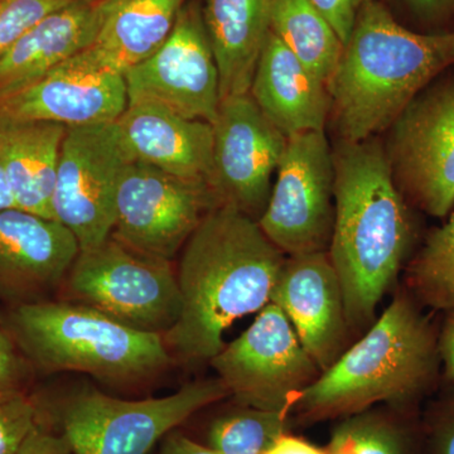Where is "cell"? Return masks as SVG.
<instances>
[{
	"instance_id": "28",
	"label": "cell",
	"mask_w": 454,
	"mask_h": 454,
	"mask_svg": "<svg viewBox=\"0 0 454 454\" xmlns=\"http://www.w3.org/2000/svg\"><path fill=\"white\" fill-rule=\"evenodd\" d=\"M74 0H0V57L27 32Z\"/></svg>"
},
{
	"instance_id": "13",
	"label": "cell",
	"mask_w": 454,
	"mask_h": 454,
	"mask_svg": "<svg viewBox=\"0 0 454 454\" xmlns=\"http://www.w3.org/2000/svg\"><path fill=\"white\" fill-rule=\"evenodd\" d=\"M216 206L205 182L175 177L133 160L119 186L112 236L134 252L172 262Z\"/></svg>"
},
{
	"instance_id": "31",
	"label": "cell",
	"mask_w": 454,
	"mask_h": 454,
	"mask_svg": "<svg viewBox=\"0 0 454 454\" xmlns=\"http://www.w3.org/2000/svg\"><path fill=\"white\" fill-rule=\"evenodd\" d=\"M422 33L454 31V0H397Z\"/></svg>"
},
{
	"instance_id": "12",
	"label": "cell",
	"mask_w": 454,
	"mask_h": 454,
	"mask_svg": "<svg viewBox=\"0 0 454 454\" xmlns=\"http://www.w3.org/2000/svg\"><path fill=\"white\" fill-rule=\"evenodd\" d=\"M128 106L162 107L182 118L216 119L220 74L197 0H187L162 47L124 74Z\"/></svg>"
},
{
	"instance_id": "6",
	"label": "cell",
	"mask_w": 454,
	"mask_h": 454,
	"mask_svg": "<svg viewBox=\"0 0 454 454\" xmlns=\"http://www.w3.org/2000/svg\"><path fill=\"white\" fill-rule=\"evenodd\" d=\"M226 396L219 378L143 400L118 399L86 387L62 397L51 415L74 454H148L188 418Z\"/></svg>"
},
{
	"instance_id": "4",
	"label": "cell",
	"mask_w": 454,
	"mask_h": 454,
	"mask_svg": "<svg viewBox=\"0 0 454 454\" xmlns=\"http://www.w3.org/2000/svg\"><path fill=\"white\" fill-rule=\"evenodd\" d=\"M438 337L411 293H397L384 313L301 394V424L342 419L376 404L415 409L437 378Z\"/></svg>"
},
{
	"instance_id": "2",
	"label": "cell",
	"mask_w": 454,
	"mask_h": 454,
	"mask_svg": "<svg viewBox=\"0 0 454 454\" xmlns=\"http://www.w3.org/2000/svg\"><path fill=\"white\" fill-rule=\"evenodd\" d=\"M334 220L328 256L340 278L351 333L366 331L414 240L411 206L376 138L333 149Z\"/></svg>"
},
{
	"instance_id": "30",
	"label": "cell",
	"mask_w": 454,
	"mask_h": 454,
	"mask_svg": "<svg viewBox=\"0 0 454 454\" xmlns=\"http://www.w3.org/2000/svg\"><path fill=\"white\" fill-rule=\"evenodd\" d=\"M422 426L427 454H454V394L435 403Z\"/></svg>"
},
{
	"instance_id": "16",
	"label": "cell",
	"mask_w": 454,
	"mask_h": 454,
	"mask_svg": "<svg viewBox=\"0 0 454 454\" xmlns=\"http://www.w3.org/2000/svg\"><path fill=\"white\" fill-rule=\"evenodd\" d=\"M79 253L73 232L57 221L17 207L0 210V301H49Z\"/></svg>"
},
{
	"instance_id": "20",
	"label": "cell",
	"mask_w": 454,
	"mask_h": 454,
	"mask_svg": "<svg viewBox=\"0 0 454 454\" xmlns=\"http://www.w3.org/2000/svg\"><path fill=\"white\" fill-rule=\"evenodd\" d=\"M249 94L286 137L324 131L331 114L327 83L271 31L260 53Z\"/></svg>"
},
{
	"instance_id": "8",
	"label": "cell",
	"mask_w": 454,
	"mask_h": 454,
	"mask_svg": "<svg viewBox=\"0 0 454 454\" xmlns=\"http://www.w3.org/2000/svg\"><path fill=\"white\" fill-rule=\"evenodd\" d=\"M208 364L239 405L286 415L322 372L274 303Z\"/></svg>"
},
{
	"instance_id": "1",
	"label": "cell",
	"mask_w": 454,
	"mask_h": 454,
	"mask_svg": "<svg viewBox=\"0 0 454 454\" xmlns=\"http://www.w3.org/2000/svg\"><path fill=\"white\" fill-rule=\"evenodd\" d=\"M286 259L258 221L230 206L211 208L176 270L181 312L163 336L170 355L187 364L210 363L225 346L230 325L270 303Z\"/></svg>"
},
{
	"instance_id": "10",
	"label": "cell",
	"mask_w": 454,
	"mask_h": 454,
	"mask_svg": "<svg viewBox=\"0 0 454 454\" xmlns=\"http://www.w3.org/2000/svg\"><path fill=\"white\" fill-rule=\"evenodd\" d=\"M131 160L115 121L67 128L57 166L52 219L73 232L80 250L98 247L112 236L119 186Z\"/></svg>"
},
{
	"instance_id": "37",
	"label": "cell",
	"mask_w": 454,
	"mask_h": 454,
	"mask_svg": "<svg viewBox=\"0 0 454 454\" xmlns=\"http://www.w3.org/2000/svg\"><path fill=\"white\" fill-rule=\"evenodd\" d=\"M160 454H219L215 452L207 444L197 443L193 439L188 438L182 433H168L164 438L162 448Z\"/></svg>"
},
{
	"instance_id": "11",
	"label": "cell",
	"mask_w": 454,
	"mask_h": 454,
	"mask_svg": "<svg viewBox=\"0 0 454 454\" xmlns=\"http://www.w3.org/2000/svg\"><path fill=\"white\" fill-rule=\"evenodd\" d=\"M333 190V149L325 130L288 137L260 229L284 255L328 252Z\"/></svg>"
},
{
	"instance_id": "32",
	"label": "cell",
	"mask_w": 454,
	"mask_h": 454,
	"mask_svg": "<svg viewBox=\"0 0 454 454\" xmlns=\"http://www.w3.org/2000/svg\"><path fill=\"white\" fill-rule=\"evenodd\" d=\"M29 365L0 325V397L25 391Z\"/></svg>"
},
{
	"instance_id": "27",
	"label": "cell",
	"mask_w": 454,
	"mask_h": 454,
	"mask_svg": "<svg viewBox=\"0 0 454 454\" xmlns=\"http://www.w3.org/2000/svg\"><path fill=\"white\" fill-rule=\"evenodd\" d=\"M288 420L286 414L239 405L211 423L207 446L219 454H264L288 432Z\"/></svg>"
},
{
	"instance_id": "34",
	"label": "cell",
	"mask_w": 454,
	"mask_h": 454,
	"mask_svg": "<svg viewBox=\"0 0 454 454\" xmlns=\"http://www.w3.org/2000/svg\"><path fill=\"white\" fill-rule=\"evenodd\" d=\"M17 454H74L67 441L59 432L47 429L38 420Z\"/></svg>"
},
{
	"instance_id": "22",
	"label": "cell",
	"mask_w": 454,
	"mask_h": 454,
	"mask_svg": "<svg viewBox=\"0 0 454 454\" xmlns=\"http://www.w3.org/2000/svg\"><path fill=\"white\" fill-rule=\"evenodd\" d=\"M67 127L0 118V164L20 210L52 219L57 166Z\"/></svg>"
},
{
	"instance_id": "21",
	"label": "cell",
	"mask_w": 454,
	"mask_h": 454,
	"mask_svg": "<svg viewBox=\"0 0 454 454\" xmlns=\"http://www.w3.org/2000/svg\"><path fill=\"white\" fill-rule=\"evenodd\" d=\"M187 0H121L97 38L64 65L124 76L162 47Z\"/></svg>"
},
{
	"instance_id": "9",
	"label": "cell",
	"mask_w": 454,
	"mask_h": 454,
	"mask_svg": "<svg viewBox=\"0 0 454 454\" xmlns=\"http://www.w3.org/2000/svg\"><path fill=\"white\" fill-rule=\"evenodd\" d=\"M444 74L394 121L385 146L405 201L439 219L454 208V77Z\"/></svg>"
},
{
	"instance_id": "24",
	"label": "cell",
	"mask_w": 454,
	"mask_h": 454,
	"mask_svg": "<svg viewBox=\"0 0 454 454\" xmlns=\"http://www.w3.org/2000/svg\"><path fill=\"white\" fill-rule=\"evenodd\" d=\"M325 454H427L422 419L415 409L385 405L340 419Z\"/></svg>"
},
{
	"instance_id": "35",
	"label": "cell",
	"mask_w": 454,
	"mask_h": 454,
	"mask_svg": "<svg viewBox=\"0 0 454 454\" xmlns=\"http://www.w3.org/2000/svg\"><path fill=\"white\" fill-rule=\"evenodd\" d=\"M264 454H325V448L310 443L307 439L283 433Z\"/></svg>"
},
{
	"instance_id": "26",
	"label": "cell",
	"mask_w": 454,
	"mask_h": 454,
	"mask_svg": "<svg viewBox=\"0 0 454 454\" xmlns=\"http://www.w3.org/2000/svg\"><path fill=\"white\" fill-rule=\"evenodd\" d=\"M408 286L424 306L454 309V211L446 223L427 235L409 265Z\"/></svg>"
},
{
	"instance_id": "5",
	"label": "cell",
	"mask_w": 454,
	"mask_h": 454,
	"mask_svg": "<svg viewBox=\"0 0 454 454\" xmlns=\"http://www.w3.org/2000/svg\"><path fill=\"white\" fill-rule=\"evenodd\" d=\"M3 327L27 364L42 372L88 373L109 384H134L173 364L162 334L136 330L73 301L11 307Z\"/></svg>"
},
{
	"instance_id": "19",
	"label": "cell",
	"mask_w": 454,
	"mask_h": 454,
	"mask_svg": "<svg viewBox=\"0 0 454 454\" xmlns=\"http://www.w3.org/2000/svg\"><path fill=\"white\" fill-rule=\"evenodd\" d=\"M134 160L175 177L208 184L214 128L207 121L182 118L154 106H128L115 121Z\"/></svg>"
},
{
	"instance_id": "29",
	"label": "cell",
	"mask_w": 454,
	"mask_h": 454,
	"mask_svg": "<svg viewBox=\"0 0 454 454\" xmlns=\"http://www.w3.org/2000/svg\"><path fill=\"white\" fill-rule=\"evenodd\" d=\"M40 420V405L26 391L0 397V454H17Z\"/></svg>"
},
{
	"instance_id": "33",
	"label": "cell",
	"mask_w": 454,
	"mask_h": 454,
	"mask_svg": "<svg viewBox=\"0 0 454 454\" xmlns=\"http://www.w3.org/2000/svg\"><path fill=\"white\" fill-rule=\"evenodd\" d=\"M333 27L343 46L354 29L358 11L365 0H310Z\"/></svg>"
},
{
	"instance_id": "14",
	"label": "cell",
	"mask_w": 454,
	"mask_h": 454,
	"mask_svg": "<svg viewBox=\"0 0 454 454\" xmlns=\"http://www.w3.org/2000/svg\"><path fill=\"white\" fill-rule=\"evenodd\" d=\"M214 153L208 186L220 205L259 221L288 137L262 114L250 94L221 100L212 122Z\"/></svg>"
},
{
	"instance_id": "7",
	"label": "cell",
	"mask_w": 454,
	"mask_h": 454,
	"mask_svg": "<svg viewBox=\"0 0 454 454\" xmlns=\"http://www.w3.org/2000/svg\"><path fill=\"white\" fill-rule=\"evenodd\" d=\"M59 293L121 324L166 334L181 312L177 274L172 262L151 258L110 236L80 250Z\"/></svg>"
},
{
	"instance_id": "18",
	"label": "cell",
	"mask_w": 454,
	"mask_h": 454,
	"mask_svg": "<svg viewBox=\"0 0 454 454\" xmlns=\"http://www.w3.org/2000/svg\"><path fill=\"white\" fill-rule=\"evenodd\" d=\"M121 0H74L27 32L0 57V97L41 79L97 38Z\"/></svg>"
},
{
	"instance_id": "3",
	"label": "cell",
	"mask_w": 454,
	"mask_h": 454,
	"mask_svg": "<svg viewBox=\"0 0 454 454\" xmlns=\"http://www.w3.org/2000/svg\"><path fill=\"white\" fill-rule=\"evenodd\" d=\"M453 66L454 31H414L379 0H365L328 83L340 140L364 142L389 129Z\"/></svg>"
},
{
	"instance_id": "25",
	"label": "cell",
	"mask_w": 454,
	"mask_h": 454,
	"mask_svg": "<svg viewBox=\"0 0 454 454\" xmlns=\"http://www.w3.org/2000/svg\"><path fill=\"white\" fill-rule=\"evenodd\" d=\"M270 31L328 86L343 43L310 0H271Z\"/></svg>"
},
{
	"instance_id": "17",
	"label": "cell",
	"mask_w": 454,
	"mask_h": 454,
	"mask_svg": "<svg viewBox=\"0 0 454 454\" xmlns=\"http://www.w3.org/2000/svg\"><path fill=\"white\" fill-rule=\"evenodd\" d=\"M124 76L67 65L0 97V118L57 122L65 127L114 122L127 110Z\"/></svg>"
},
{
	"instance_id": "23",
	"label": "cell",
	"mask_w": 454,
	"mask_h": 454,
	"mask_svg": "<svg viewBox=\"0 0 454 454\" xmlns=\"http://www.w3.org/2000/svg\"><path fill=\"white\" fill-rule=\"evenodd\" d=\"M201 9L219 67L221 100L249 94L270 32L271 0H205Z\"/></svg>"
},
{
	"instance_id": "38",
	"label": "cell",
	"mask_w": 454,
	"mask_h": 454,
	"mask_svg": "<svg viewBox=\"0 0 454 454\" xmlns=\"http://www.w3.org/2000/svg\"><path fill=\"white\" fill-rule=\"evenodd\" d=\"M13 207H17L16 202H14L13 195H12L4 170H3L2 164H0V210Z\"/></svg>"
},
{
	"instance_id": "15",
	"label": "cell",
	"mask_w": 454,
	"mask_h": 454,
	"mask_svg": "<svg viewBox=\"0 0 454 454\" xmlns=\"http://www.w3.org/2000/svg\"><path fill=\"white\" fill-rule=\"evenodd\" d=\"M270 303L286 313L309 356L325 372L348 349L340 278L327 252L286 256Z\"/></svg>"
},
{
	"instance_id": "36",
	"label": "cell",
	"mask_w": 454,
	"mask_h": 454,
	"mask_svg": "<svg viewBox=\"0 0 454 454\" xmlns=\"http://www.w3.org/2000/svg\"><path fill=\"white\" fill-rule=\"evenodd\" d=\"M438 349L446 375L454 381V309L447 310L446 319L438 336Z\"/></svg>"
}]
</instances>
